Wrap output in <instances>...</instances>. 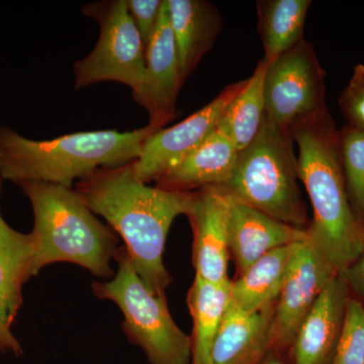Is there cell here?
<instances>
[{
  "label": "cell",
  "instance_id": "obj_1",
  "mask_svg": "<svg viewBox=\"0 0 364 364\" xmlns=\"http://www.w3.org/2000/svg\"><path fill=\"white\" fill-rule=\"evenodd\" d=\"M76 193L122 237L136 273L153 291L164 294L172 282L163 260L170 228L188 215L193 191L148 186L133 165L102 168L77 182Z\"/></svg>",
  "mask_w": 364,
  "mask_h": 364
},
{
  "label": "cell",
  "instance_id": "obj_2",
  "mask_svg": "<svg viewBox=\"0 0 364 364\" xmlns=\"http://www.w3.org/2000/svg\"><path fill=\"white\" fill-rule=\"evenodd\" d=\"M289 131L299 148V178L312 205L308 241L340 273L364 250V227L347 196L339 131L328 109Z\"/></svg>",
  "mask_w": 364,
  "mask_h": 364
},
{
  "label": "cell",
  "instance_id": "obj_3",
  "mask_svg": "<svg viewBox=\"0 0 364 364\" xmlns=\"http://www.w3.org/2000/svg\"><path fill=\"white\" fill-rule=\"evenodd\" d=\"M152 127L130 132H78L36 141L0 126V177L21 184L44 182L72 188L102 168H114L138 159Z\"/></svg>",
  "mask_w": 364,
  "mask_h": 364
},
{
  "label": "cell",
  "instance_id": "obj_4",
  "mask_svg": "<svg viewBox=\"0 0 364 364\" xmlns=\"http://www.w3.org/2000/svg\"><path fill=\"white\" fill-rule=\"evenodd\" d=\"M20 186L33 212L32 277L58 262L73 263L102 279L112 277V260L119 251L117 235L95 217L75 189L44 182Z\"/></svg>",
  "mask_w": 364,
  "mask_h": 364
},
{
  "label": "cell",
  "instance_id": "obj_5",
  "mask_svg": "<svg viewBox=\"0 0 364 364\" xmlns=\"http://www.w3.org/2000/svg\"><path fill=\"white\" fill-rule=\"evenodd\" d=\"M294 144L291 131L264 116L257 136L239 152L231 178L214 188L229 200L308 230L309 217L299 186Z\"/></svg>",
  "mask_w": 364,
  "mask_h": 364
},
{
  "label": "cell",
  "instance_id": "obj_6",
  "mask_svg": "<svg viewBox=\"0 0 364 364\" xmlns=\"http://www.w3.org/2000/svg\"><path fill=\"white\" fill-rule=\"evenodd\" d=\"M114 260L116 274L109 282L92 284L95 296L119 306L124 333L142 348L150 364L191 363V336L174 322L165 294L155 293L141 279L126 248H119Z\"/></svg>",
  "mask_w": 364,
  "mask_h": 364
},
{
  "label": "cell",
  "instance_id": "obj_7",
  "mask_svg": "<svg viewBox=\"0 0 364 364\" xmlns=\"http://www.w3.org/2000/svg\"><path fill=\"white\" fill-rule=\"evenodd\" d=\"M81 9L97 21L100 33L92 51L74 63V88L114 81L130 87L133 97L140 95L147 73L145 48L127 0L91 2Z\"/></svg>",
  "mask_w": 364,
  "mask_h": 364
},
{
  "label": "cell",
  "instance_id": "obj_8",
  "mask_svg": "<svg viewBox=\"0 0 364 364\" xmlns=\"http://www.w3.org/2000/svg\"><path fill=\"white\" fill-rule=\"evenodd\" d=\"M325 76L312 44L301 41L267 63L263 83L265 116L291 130L294 124L327 109Z\"/></svg>",
  "mask_w": 364,
  "mask_h": 364
},
{
  "label": "cell",
  "instance_id": "obj_9",
  "mask_svg": "<svg viewBox=\"0 0 364 364\" xmlns=\"http://www.w3.org/2000/svg\"><path fill=\"white\" fill-rule=\"evenodd\" d=\"M246 82L247 79H244L226 86L212 102L181 123L151 134L140 156L132 163L138 178L145 183L157 181L198 148L217 130L225 109Z\"/></svg>",
  "mask_w": 364,
  "mask_h": 364
},
{
  "label": "cell",
  "instance_id": "obj_10",
  "mask_svg": "<svg viewBox=\"0 0 364 364\" xmlns=\"http://www.w3.org/2000/svg\"><path fill=\"white\" fill-rule=\"evenodd\" d=\"M338 272L313 247L301 242L294 251L274 305V348L287 351L299 326Z\"/></svg>",
  "mask_w": 364,
  "mask_h": 364
},
{
  "label": "cell",
  "instance_id": "obj_11",
  "mask_svg": "<svg viewBox=\"0 0 364 364\" xmlns=\"http://www.w3.org/2000/svg\"><path fill=\"white\" fill-rule=\"evenodd\" d=\"M186 217L193 229L196 277L212 284L229 282V200L214 186L198 189Z\"/></svg>",
  "mask_w": 364,
  "mask_h": 364
},
{
  "label": "cell",
  "instance_id": "obj_12",
  "mask_svg": "<svg viewBox=\"0 0 364 364\" xmlns=\"http://www.w3.org/2000/svg\"><path fill=\"white\" fill-rule=\"evenodd\" d=\"M146 83L133 97L149 114V126L159 131L173 119L179 90L183 85L181 66L170 28L166 0L156 32L145 52Z\"/></svg>",
  "mask_w": 364,
  "mask_h": 364
},
{
  "label": "cell",
  "instance_id": "obj_13",
  "mask_svg": "<svg viewBox=\"0 0 364 364\" xmlns=\"http://www.w3.org/2000/svg\"><path fill=\"white\" fill-rule=\"evenodd\" d=\"M349 299L348 287L338 273L299 326L287 351L289 364H332Z\"/></svg>",
  "mask_w": 364,
  "mask_h": 364
},
{
  "label": "cell",
  "instance_id": "obj_14",
  "mask_svg": "<svg viewBox=\"0 0 364 364\" xmlns=\"http://www.w3.org/2000/svg\"><path fill=\"white\" fill-rule=\"evenodd\" d=\"M228 226L230 254L236 264L237 275L270 251L309 240L306 230L291 226L256 208L231 200Z\"/></svg>",
  "mask_w": 364,
  "mask_h": 364
},
{
  "label": "cell",
  "instance_id": "obj_15",
  "mask_svg": "<svg viewBox=\"0 0 364 364\" xmlns=\"http://www.w3.org/2000/svg\"><path fill=\"white\" fill-rule=\"evenodd\" d=\"M33 245L30 233L9 226L0 214V350L21 352L11 328L21 305L23 287L32 279Z\"/></svg>",
  "mask_w": 364,
  "mask_h": 364
},
{
  "label": "cell",
  "instance_id": "obj_16",
  "mask_svg": "<svg viewBox=\"0 0 364 364\" xmlns=\"http://www.w3.org/2000/svg\"><path fill=\"white\" fill-rule=\"evenodd\" d=\"M274 305L248 313L230 304L213 345L210 364L262 363L274 348Z\"/></svg>",
  "mask_w": 364,
  "mask_h": 364
},
{
  "label": "cell",
  "instance_id": "obj_17",
  "mask_svg": "<svg viewBox=\"0 0 364 364\" xmlns=\"http://www.w3.org/2000/svg\"><path fill=\"white\" fill-rule=\"evenodd\" d=\"M170 28L184 82L222 30L219 9L205 0H166Z\"/></svg>",
  "mask_w": 364,
  "mask_h": 364
},
{
  "label": "cell",
  "instance_id": "obj_18",
  "mask_svg": "<svg viewBox=\"0 0 364 364\" xmlns=\"http://www.w3.org/2000/svg\"><path fill=\"white\" fill-rule=\"evenodd\" d=\"M239 152L233 142L217 128L181 163L160 177L157 186L193 191L222 186L231 178Z\"/></svg>",
  "mask_w": 364,
  "mask_h": 364
},
{
  "label": "cell",
  "instance_id": "obj_19",
  "mask_svg": "<svg viewBox=\"0 0 364 364\" xmlns=\"http://www.w3.org/2000/svg\"><path fill=\"white\" fill-rule=\"evenodd\" d=\"M299 244L270 251L237 275L231 280V303L248 313L274 305Z\"/></svg>",
  "mask_w": 364,
  "mask_h": 364
},
{
  "label": "cell",
  "instance_id": "obj_20",
  "mask_svg": "<svg viewBox=\"0 0 364 364\" xmlns=\"http://www.w3.org/2000/svg\"><path fill=\"white\" fill-rule=\"evenodd\" d=\"M230 304L231 279L212 284L195 277L188 294L193 318L191 364H210L213 345Z\"/></svg>",
  "mask_w": 364,
  "mask_h": 364
},
{
  "label": "cell",
  "instance_id": "obj_21",
  "mask_svg": "<svg viewBox=\"0 0 364 364\" xmlns=\"http://www.w3.org/2000/svg\"><path fill=\"white\" fill-rule=\"evenodd\" d=\"M311 4L310 0L257 1L258 33L267 63L305 40L304 28Z\"/></svg>",
  "mask_w": 364,
  "mask_h": 364
},
{
  "label": "cell",
  "instance_id": "obj_22",
  "mask_svg": "<svg viewBox=\"0 0 364 364\" xmlns=\"http://www.w3.org/2000/svg\"><path fill=\"white\" fill-rule=\"evenodd\" d=\"M267 62L261 59L252 75L240 92L233 98L218 124L221 131L242 151L252 142L262 124L265 116L264 83Z\"/></svg>",
  "mask_w": 364,
  "mask_h": 364
},
{
  "label": "cell",
  "instance_id": "obj_23",
  "mask_svg": "<svg viewBox=\"0 0 364 364\" xmlns=\"http://www.w3.org/2000/svg\"><path fill=\"white\" fill-rule=\"evenodd\" d=\"M345 186L352 210L364 227V133L345 126L339 131Z\"/></svg>",
  "mask_w": 364,
  "mask_h": 364
},
{
  "label": "cell",
  "instance_id": "obj_24",
  "mask_svg": "<svg viewBox=\"0 0 364 364\" xmlns=\"http://www.w3.org/2000/svg\"><path fill=\"white\" fill-rule=\"evenodd\" d=\"M332 364H364V308L351 296Z\"/></svg>",
  "mask_w": 364,
  "mask_h": 364
},
{
  "label": "cell",
  "instance_id": "obj_25",
  "mask_svg": "<svg viewBox=\"0 0 364 364\" xmlns=\"http://www.w3.org/2000/svg\"><path fill=\"white\" fill-rule=\"evenodd\" d=\"M338 104L348 126L364 133V65L354 67L348 85L342 91Z\"/></svg>",
  "mask_w": 364,
  "mask_h": 364
},
{
  "label": "cell",
  "instance_id": "obj_26",
  "mask_svg": "<svg viewBox=\"0 0 364 364\" xmlns=\"http://www.w3.org/2000/svg\"><path fill=\"white\" fill-rule=\"evenodd\" d=\"M127 4L132 20L140 33L146 52L156 32L164 0H127Z\"/></svg>",
  "mask_w": 364,
  "mask_h": 364
},
{
  "label": "cell",
  "instance_id": "obj_27",
  "mask_svg": "<svg viewBox=\"0 0 364 364\" xmlns=\"http://www.w3.org/2000/svg\"><path fill=\"white\" fill-rule=\"evenodd\" d=\"M341 273L352 299L364 308V250L348 267Z\"/></svg>",
  "mask_w": 364,
  "mask_h": 364
},
{
  "label": "cell",
  "instance_id": "obj_28",
  "mask_svg": "<svg viewBox=\"0 0 364 364\" xmlns=\"http://www.w3.org/2000/svg\"><path fill=\"white\" fill-rule=\"evenodd\" d=\"M261 364H289V361L287 353L286 354L284 351L279 350V349L273 348Z\"/></svg>",
  "mask_w": 364,
  "mask_h": 364
},
{
  "label": "cell",
  "instance_id": "obj_29",
  "mask_svg": "<svg viewBox=\"0 0 364 364\" xmlns=\"http://www.w3.org/2000/svg\"><path fill=\"white\" fill-rule=\"evenodd\" d=\"M1 181H2V178H1V177H0V193H1Z\"/></svg>",
  "mask_w": 364,
  "mask_h": 364
}]
</instances>
